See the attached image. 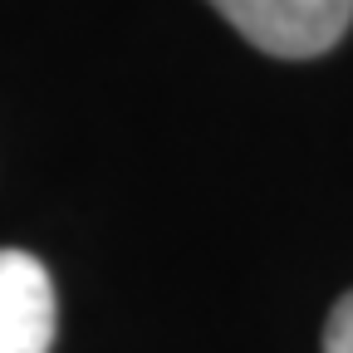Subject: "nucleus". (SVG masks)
<instances>
[{
	"label": "nucleus",
	"mask_w": 353,
	"mask_h": 353,
	"mask_svg": "<svg viewBox=\"0 0 353 353\" xmlns=\"http://www.w3.org/2000/svg\"><path fill=\"white\" fill-rule=\"evenodd\" d=\"M255 50L275 59H314L348 34L353 0H211Z\"/></svg>",
	"instance_id": "nucleus-1"
},
{
	"label": "nucleus",
	"mask_w": 353,
	"mask_h": 353,
	"mask_svg": "<svg viewBox=\"0 0 353 353\" xmlns=\"http://www.w3.org/2000/svg\"><path fill=\"white\" fill-rule=\"evenodd\" d=\"M54 285L25 250H0V353H50Z\"/></svg>",
	"instance_id": "nucleus-2"
},
{
	"label": "nucleus",
	"mask_w": 353,
	"mask_h": 353,
	"mask_svg": "<svg viewBox=\"0 0 353 353\" xmlns=\"http://www.w3.org/2000/svg\"><path fill=\"white\" fill-rule=\"evenodd\" d=\"M324 353H353V290L334 304V314L324 324Z\"/></svg>",
	"instance_id": "nucleus-3"
}]
</instances>
